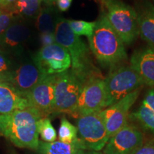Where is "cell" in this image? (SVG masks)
<instances>
[{
  "mask_svg": "<svg viewBox=\"0 0 154 154\" xmlns=\"http://www.w3.org/2000/svg\"><path fill=\"white\" fill-rule=\"evenodd\" d=\"M30 107L27 99L7 82L0 83V115Z\"/></svg>",
  "mask_w": 154,
  "mask_h": 154,
  "instance_id": "cell-16",
  "label": "cell"
},
{
  "mask_svg": "<svg viewBox=\"0 0 154 154\" xmlns=\"http://www.w3.org/2000/svg\"><path fill=\"white\" fill-rule=\"evenodd\" d=\"M77 119L78 138L84 149L100 151L105 148L109 136L101 111L80 116Z\"/></svg>",
  "mask_w": 154,
  "mask_h": 154,
  "instance_id": "cell-7",
  "label": "cell"
},
{
  "mask_svg": "<svg viewBox=\"0 0 154 154\" xmlns=\"http://www.w3.org/2000/svg\"><path fill=\"white\" fill-rule=\"evenodd\" d=\"M42 2H44L47 5H52L54 3L57 2V0H42Z\"/></svg>",
  "mask_w": 154,
  "mask_h": 154,
  "instance_id": "cell-32",
  "label": "cell"
},
{
  "mask_svg": "<svg viewBox=\"0 0 154 154\" xmlns=\"http://www.w3.org/2000/svg\"><path fill=\"white\" fill-rule=\"evenodd\" d=\"M13 71L8 56L2 49H0V83L8 82Z\"/></svg>",
  "mask_w": 154,
  "mask_h": 154,
  "instance_id": "cell-25",
  "label": "cell"
},
{
  "mask_svg": "<svg viewBox=\"0 0 154 154\" xmlns=\"http://www.w3.org/2000/svg\"><path fill=\"white\" fill-rule=\"evenodd\" d=\"M137 13L139 35L154 50V6L146 2L140 5Z\"/></svg>",
  "mask_w": 154,
  "mask_h": 154,
  "instance_id": "cell-17",
  "label": "cell"
},
{
  "mask_svg": "<svg viewBox=\"0 0 154 154\" xmlns=\"http://www.w3.org/2000/svg\"><path fill=\"white\" fill-rule=\"evenodd\" d=\"M106 87L105 109L125 96L139 89L144 83L131 66L113 69L104 79Z\"/></svg>",
  "mask_w": 154,
  "mask_h": 154,
  "instance_id": "cell-6",
  "label": "cell"
},
{
  "mask_svg": "<svg viewBox=\"0 0 154 154\" xmlns=\"http://www.w3.org/2000/svg\"><path fill=\"white\" fill-rule=\"evenodd\" d=\"M54 34L57 43L64 47L70 55L71 70L84 84L92 79L102 78L99 70L94 64L89 46L73 32L68 19H57Z\"/></svg>",
  "mask_w": 154,
  "mask_h": 154,
  "instance_id": "cell-1",
  "label": "cell"
},
{
  "mask_svg": "<svg viewBox=\"0 0 154 154\" xmlns=\"http://www.w3.org/2000/svg\"><path fill=\"white\" fill-rule=\"evenodd\" d=\"M143 143V135L137 127L128 124L109 138L103 154H131Z\"/></svg>",
  "mask_w": 154,
  "mask_h": 154,
  "instance_id": "cell-12",
  "label": "cell"
},
{
  "mask_svg": "<svg viewBox=\"0 0 154 154\" xmlns=\"http://www.w3.org/2000/svg\"><path fill=\"white\" fill-rule=\"evenodd\" d=\"M46 76L48 75L44 74L32 61V62L22 63L18 68L14 69L9 82L7 83L10 84L26 97L31 90Z\"/></svg>",
  "mask_w": 154,
  "mask_h": 154,
  "instance_id": "cell-13",
  "label": "cell"
},
{
  "mask_svg": "<svg viewBox=\"0 0 154 154\" xmlns=\"http://www.w3.org/2000/svg\"><path fill=\"white\" fill-rule=\"evenodd\" d=\"M131 154H154V139L143 142Z\"/></svg>",
  "mask_w": 154,
  "mask_h": 154,
  "instance_id": "cell-27",
  "label": "cell"
},
{
  "mask_svg": "<svg viewBox=\"0 0 154 154\" xmlns=\"http://www.w3.org/2000/svg\"><path fill=\"white\" fill-rule=\"evenodd\" d=\"M40 41H41L42 47H47V46L57 43L55 34L52 33H41L40 34Z\"/></svg>",
  "mask_w": 154,
  "mask_h": 154,
  "instance_id": "cell-28",
  "label": "cell"
},
{
  "mask_svg": "<svg viewBox=\"0 0 154 154\" xmlns=\"http://www.w3.org/2000/svg\"><path fill=\"white\" fill-rule=\"evenodd\" d=\"M56 79L57 74L46 76L26 96L29 106L37 110L42 118L53 113Z\"/></svg>",
  "mask_w": 154,
  "mask_h": 154,
  "instance_id": "cell-11",
  "label": "cell"
},
{
  "mask_svg": "<svg viewBox=\"0 0 154 154\" xmlns=\"http://www.w3.org/2000/svg\"><path fill=\"white\" fill-rule=\"evenodd\" d=\"M29 34L30 31L27 25L22 21L17 19L16 17L0 39V47L5 52H20L29 37Z\"/></svg>",
  "mask_w": 154,
  "mask_h": 154,
  "instance_id": "cell-14",
  "label": "cell"
},
{
  "mask_svg": "<svg viewBox=\"0 0 154 154\" xmlns=\"http://www.w3.org/2000/svg\"><path fill=\"white\" fill-rule=\"evenodd\" d=\"M84 84L71 69L57 74L53 113H68L74 117Z\"/></svg>",
  "mask_w": 154,
  "mask_h": 154,
  "instance_id": "cell-5",
  "label": "cell"
},
{
  "mask_svg": "<svg viewBox=\"0 0 154 154\" xmlns=\"http://www.w3.org/2000/svg\"><path fill=\"white\" fill-rule=\"evenodd\" d=\"M140 91V88L136 90L101 111L109 138L128 124L130 109L137 100Z\"/></svg>",
  "mask_w": 154,
  "mask_h": 154,
  "instance_id": "cell-10",
  "label": "cell"
},
{
  "mask_svg": "<svg viewBox=\"0 0 154 154\" xmlns=\"http://www.w3.org/2000/svg\"><path fill=\"white\" fill-rule=\"evenodd\" d=\"M38 132L42 140L46 143L56 141L57 134L49 118H42L38 121Z\"/></svg>",
  "mask_w": 154,
  "mask_h": 154,
  "instance_id": "cell-23",
  "label": "cell"
},
{
  "mask_svg": "<svg viewBox=\"0 0 154 154\" xmlns=\"http://www.w3.org/2000/svg\"><path fill=\"white\" fill-rule=\"evenodd\" d=\"M103 11L111 28L125 45H130L139 36L137 11L121 0H106Z\"/></svg>",
  "mask_w": 154,
  "mask_h": 154,
  "instance_id": "cell-4",
  "label": "cell"
},
{
  "mask_svg": "<svg viewBox=\"0 0 154 154\" xmlns=\"http://www.w3.org/2000/svg\"><path fill=\"white\" fill-rule=\"evenodd\" d=\"M16 17L10 11L0 9V39Z\"/></svg>",
  "mask_w": 154,
  "mask_h": 154,
  "instance_id": "cell-26",
  "label": "cell"
},
{
  "mask_svg": "<svg viewBox=\"0 0 154 154\" xmlns=\"http://www.w3.org/2000/svg\"><path fill=\"white\" fill-rule=\"evenodd\" d=\"M106 97L104 79L94 78L88 81L80 94L74 118L103 110Z\"/></svg>",
  "mask_w": 154,
  "mask_h": 154,
  "instance_id": "cell-9",
  "label": "cell"
},
{
  "mask_svg": "<svg viewBox=\"0 0 154 154\" xmlns=\"http://www.w3.org/2000/svg\"><path fill=\"white\" fill-rule=\"evenodd\" d=\"M129 118L138 121L143 128L154 135V112L143 102L137 110L130 114Z\"/></svg>",
  "mask_w": 154,
  "mask_h": 154,
  "instance_id": "cell-21",
  "label": "cell"
},
{
  "mask_svg": "<svg viewBox=\"0 0 154 154\" xmlns=\"http://www.w3.org/2000/svg\"><path fill=\"white\" fill-rule=\"evenodd\" d=\"M40 119L39 112L32 107L0 115V134L16 146L37 150Z\"/></svg>",
  "mask_w": 154,
  "mask_h": 154,
  "instance_id": "cell-3",
  "label": "cell"
},
{
  "mask_svg": "<svg viewBox=\"0 0 154 154\" xmlns=\"http://www.w3.org/2000/svg\"><path fill=\"white\" fill-rule=\"evenodd\" d=\"M130 66L144 84L154 88V50L147 47L135 51L131 58Z\"/></svg>",
  "mask_w": 154,
  "mask_h": 154,
  "instance_id": "cell-15",
  "label": "cell"
},
{
  "mask_svg": "<svg viewBox=\"0 0 154 154\" xmlns=\"http://www.w3.org/2000/svg\"><path fill=\"white\" fill-rule=\"evenodd\" d=\"M72 0H57V3L58 9L61 11H66L69 9L72 5Z\"/></svg>",
  "mask_w": 154,
  "mask_h": 154,
  "instance_id": "cell-30",
  "label": "cell"
},
{
  "mask_svg": "<svg viewBox=\"0 0 154 154\" xmlns=\"http://www.w3.org/2000/svg\"><path fill=\"white\" fill-rule=\"evenodd\" d=\"M0 136H1V134H0Z\"/></svg>",
  "mask_w": 154,
  "mask_h": 154,
  "instance_id": "cell-36",
  "label": "cell"
},
{
  "mask_svg": "<svg viewBox=\"0 0 154 154\" xmlns=\"http://www.w3.org/2000/svg\"><path fill=\"white\" fill-rule=\"evenodd\" d=\"M143 103L150 108L154 112V88L150 90V91L146 94L144 98Z\"/></svg>",
  "mask_w": 154,
  "mask_h": 154,
  "instance_id": "cell-29",
  "label": "cell"
},
{
  "mask_svg": "<svg viewBox=\"0 0 154 154\" xmlns=\"http://www.w3.org/2000/svg\"><path fill=\"white\" fill-rule=\"evenodd\" d=\"M98 1H100V2H101L102 3V4H103V3L104 2L106 1V0H98Z\"/></svg>",
  "mask_w": 154,
  "mask_h": 154,
  "instance_id": "cell-34",
  "label": "cell"
},
{
  "mask_svg": "<svg viewBox=\"0 0 154 154\" xmlns=\"http://www.w3.org/2000/svg\"><path fill=\"white\" fill-rule=\"evenodd\" d=\"M70 28L77 36L91 37L96 28V22H86L83 20H68Z\"/></svg>",
  "mask_w": 154,
  "mask_h": 154,
  "instance_id": "cell-24",
  "label": "cell"
},
{
  "mask_svg": "<svg viewBox=\"0 0 154 154\" xmlns=\"http://www.w3.org/2000/svg\"><path fill=\"white\" fill-rule=\"evenodd\" d=\"M42 0H18L10 9L15 17L33 18L41 9Z\"/></svg>",
  "mask_w": 154,
  "mask_h": 154,
  "instance_id": "cell-20",
  "label": "cell"
},
{
  "mask_svg": "<svg viewBox=\"0 0 154 154\" xmlns=\"http://www.w3.org/2000/svg\"><path fill=\"white\" fill-rule=\"evenodd\" d=\"M33 61L46 75L61 74L72 66L68 51L57 43L42 47L34 56Z\"/></svg>",
  "mask_w": 154,
  "mask_h": 154,
  "instance_id": "cell-8",
  "label": "cell"
},
{
  "mask_svg": "<svg viewBox=\"0 0 154 154\" xmlns=\"http://www.w3.org/2000/svg\"><path fill=\"white\" fill-rule=\"evenodd\" d=\"M58 19V18H57ZM57 19L51 5L41 7L36 19V27L40 33L54 34Z\"/></svg>",
  "mask_w": 154,
  "mask_h": 154,
  "instance_id": "cell-19",
  "label": "cell"
},
{
  "mask_svg": "<svg viewBox=\"0 0 154 154\" xmlns=\"http://www.w3.org/2000/svg\"><path fill=\"white\" fill-rule=\"evenodd\" d=\"M88 39L92 54L102 67L112 71L127 59L124 43L111 28L103 13L96 21L94 33Z\"/></svg>",
  "mask_w": 154,
  "mask_h": 154,
  "instance_id": "cell-2",
  "label": "cell"
},
{
  "mask_svg": "<svg viewBox=\"0 0 154 154\" xmlns=\"http://www.w3.org/2000/svg\"><path fill=\"white\" fill-rule=\"evenodd\" d=\"M59 139L63 143H72L78 139L77 127L71 124L65 117L61 120L59 128Z\"/></svg>",
  "mask_w": 154,
  "mask_h": 154,
  "instance_id": "cell-22",
  "label": "cell"
},
{
  "mask_svg": "<svg viewBox=\"0 0 154 154\" xmlns=\"http://www.w3.org/2000/svg\"><path fill=\"white\" fill-rule=\"evenodd\" d=\"M85 154H103V153H100L99 151H90V152H88V153H86Z\"/></svg>",
  "mask_w": 154,
  "mask_h": 154,
  "instance_id": "cell-33",
  "label": "cell"
},
{
  "mask_svg": "<svg viewBox=\"0 0 154 154\" xmlns=\"http://www.w3.org/2000/svg\"><path fill=\"white\" fill-rule=\"evenodd\" d=\"M153 2H154V0H153Z\"/></svg>",
  "mask_w": 154,
  "mask_h": 154,
  "instance_id": "cell-35",
  "label": "cell"
},
{
  "mask_svg": "<svg viewBox=\"0 0 154 154\" xmlns=\"http://www.w3.org/2000/svg\"><path fill=\"white\" fill-rule=\"evenodd\" d=\"M18 0H0V9L10 11Z\"/></svg>",
  "mask_w": 154,
  "mask_h": 154,
  "instance_id": "cell-31",
  "label": "cell"
},
{
  "mask_svg": "<svg viewBox=\"0 0 154 154\" xmlns=\"http://www.w3.org/2000/svg\"><path fill=\"white\" fill-rule=\"evenodd\" d=\"M37 151L39 154H85V149L79 139L72 143H63L60 140L46 143L39 141Z\"/></svg>",
  "mask_w": 154,
  "mask_h": 154,
  "instance_id": "cell-18",
  "label": "cell"
}]
</instances>
